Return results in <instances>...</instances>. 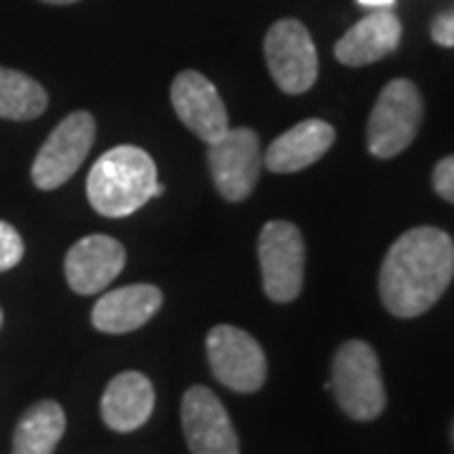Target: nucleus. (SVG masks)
Listing matches in <instances>:
<instances>
[{
  "mask_svg": "<svg viewBox=\"0 0 454 454\" xmlns=\"http://www.w3.org/2000/svg\"><path fill=\"white\" fill-rule=\"evenodd\" d=\"M454 278V243L439 227H414L391 245L379 291L396 318H417L437 303Z\"/></svg>",
  "mask_w": 454,
  "mask_h": 454,
  "instance_id": "f257e3e1",
  "label": "nucleus"
},
{
  "mask_svg": "<svg viewBox=\"0 0 454 454\" xmlns=\"http://www.w3.org/2000/svg\"><path fill=\"white\" fill-rule=\"evenodd\" d=\"M162 192L154 160L131 145L114 146L101 154L86 179L89 202L104 217H129Z\"/></svg>",
  "mask_w": 454,
  "mask_h": 454,
  "instance_id": "f03ea898",
  "label": "nucleus"
},
{
  "mask_svg": "<svg viewBox=\"0 0 454 454\" xmlns=\"http://www.w3.org/2000/svg\"><path fill=\"white\" fill-rule=\"evenodd\" d=\"M328 384L340 409L356 422H372L387 406L379 356L366 340H346L340 346Z\"/></svg>",
  "mask_w": 454,
  "mask_h": 454,
  "instance_id": "7ed1b4c3",
  "label": "nucleus"
},
{
  "mask_svg": "<svg viewBox=\"0 0 454 454\" xmlns=\"http://www.w3.org/2000/svg\"><path fill=\"white\" fill-rule=\"evenodd\" d=\"M422 94L406 79H394L379 94L369 116V152L379 160H391L402 154L414 142L422 124Z\"/></svg>",
  "mask_w": 454,
  "mask_h": 454,
  "instance_id": "20e7f679",
  "label": "nucleus"
},
{
  "mask_svg": "<svg viewBox=\"0 0 454 454\" xmlns=\"http://www.w3.org/2000/svg\"><path fill=\"white\" fill-rule=\"evenodd\" d=\"M258 258L265 295L276 303L295 301L303 291L306 273V243L301 230L286 220L268 223L260 230Z\"/></svg>",
  "mask_w": 454,
  "mask_h": 454,
  "instance_id": "39448f33",
  "label": "nucleus"
},
{
  "mask_svg": "<svg viewBox=\"0 0 454 454\" xmlns=\"http://www.w3.org/2000/svg\"><path fill=\"white\" fill-rule=\"evenodd\" d=\"M97 139V121L89 112H74L51 131L31 167L33 184L43 192L56 190L79 172Z\"/></svg>",
  "mask_w": 454,
  "mask_h": 454,
  "instance_id": "423d86ee",
  "label": "nucleus"
},
{
  "mask_svg": "<svg viewBox=\"0 0 454 454\" xmlns=\"http://www.w3.org/2000/svg\"><path fill=\"white\" fill-rule=\"evenodd\" d=\"M262 49L268 71L283 94H303L318 79V53L309 28L301 20H278L265 35Z\"/></svg>",
  "mask_w": 454,
  "mask_h": 454,
  "instance_id": "0eeeda50",
  "label": "nucleus"
},
{
  "mask_svg": "<svg viewBox=\"0 0 454 454\" xmlns=\"http://www.w3.org/2000/svg\"><path fill=\"white\" fill-rule=\"evenodd\" d=\"M207 164L217 192L227 202H243L255 190L262 169L258 134L247 127L227 129L217 142L207 145Z\"/></svg>",
  "mask_w": 454,
  "mask_h": 454,
  "instance_id": "6e6552de",
  "label": "nucleus"
},
{
  "mask_svg": "<svg viewBox=\"0 0 454 454\" xmlns=\"http://www.w3.org/2000/svg\"><path fill=\"white\" fill-rule=\"evenodd\" d=\"M207 358L215 379L238 394H253L265 384L268 361L260 343L235 325H215L207 336Z\"/></svg>",
  "mask_w": 454,
  "mask_h": 454,
  "instance_id": "1a4fd4ad",
  "label": "nucleus"
},
{
  "mask_svg": "<svg viewBox=\"0 0 454 454\" xmlns=\"http://www.w3.org/2000/svg\"><path fill=\"white\" fill-rule=\"evenodd\" d=\"M182 429L192 454H240L230 414L207 387H192L182 396Z\"/></svg>",
  "mask_w": 454,
  "mask_h": 454,
  "instance_id": "9d476101",
  "label": "nucleus"
},
{
  "mask_svg": "<svg viewBox=\"0 0 454 454\" xmlns=\"http://www.w3.org/2000/svg\"><path fill=\"white\" fill-rule=\"evenodd\" d=\"M172 106L179 121L205 145L217 142L227 127V109L215 83L200 71H182L172 82Z\"/></svg>",
  "mask_w": 454,
  "mask_h": 454,
  "instance_id": "9b49d317",
  "label": "nucleus"
},
{
  "mask_svg": "<svg viewBox=\"0 0 454 454\" xmlns=\"http://www.w3.org/2000/svg\"><path fill=\"white\" fill-rule=\"evenodd\" d=\"M124 265H127V250L116 238L89 235L66 253V283L79 295L101 293L124 270Z\"/></svg>",
  "mask_w": 454,
  "mask_h": 454,
  "instance_id": "f8f14e48",
  "label": "nucleus"
},
{
  "mask_svg": "<svg viewBox=\"0 0 454 454\" xmlns=\"http://www.w3.org/2000/svg\"><path fill=\"white\" fill-rule=\"evenodd\" d=\"M162 309V291L157 286L134 283L104 293L91 310V324L101 333H131Z\"/></svg>",
  "mask_w": 454,
  "mask_h": 454,
  "instance_id": "ddd939ff",
  "label": "nucleus"
},
{
  "mask_svg": "<svg viewBox=\"0 0 454 454\" xmlns=\"http://www.w3.org/2000/svg\"><path fill=\"white\" fill-rule=\"evenodd\" d=\"M336 142V131L324 119H306L293 129L283 131L268 152L262 164L276 175H293L316 164Z\"/></svg>",
  "mask_w": 454,
  "mask_h": 454,
  "instance_id": "4468645a",
  "label": "nucleus"
},
{
  "mask_svg": "<svg viewBox=\"0 0 454 454\" xmlns=\"http://www.w3.org/2000/svg\"><path fill=\"white\" fill-rule=\"evenodd\" d=\"M402 41V20L381 8L361 18L354 28L343 33L336 43V59L343 66H369L396 51Z\"/></svg>",
  "mask_w": 454,
  "mask_h": 454,
  "instance_id": "2eb2a0df",
  "label": "nucleus"
},
{
  "mask_svg": "<svg viewBox=\"0 0 454 454\" xmlns=\"http://www.w3.org/2000/svg\"><path fill=\"white\" fill-rule=\"evenodd\" d=\"M154 411V387L139 372L116 373L101 396V419L114 432L145 427Z\"/></svg>",
  "mask_w": 454,
  "mask_h": 454,
  "instance_id": "dca6fc26",
  "label": "nucleus"
},
{
  "mask_svg": "<svg viewBox=\"0 0 454 454\" xmlns=\"http://www.w3.org/2000/svg\"><path fill=\"white\" fill-rule=\"evenodd\" d=\"M66 432V414L59 402L33 404L16 427L13 454H53Z\"/></svg>",
  "mask_w": 454,
  "mask_h": 454,
  "instance_id": "f3484780",
  "label": "nucleus"
},
{
  "mask_svg": "<svg viewBox=\"0 0 454 454\" xmlns=\"http://www.w3.org/2000/svg\"><path fill=\"white\" fill-rule=\"evenodd\" d=\"M49 94L31 76L0 66V119L28 121L46 112Z\"/></svg>",
  "mask_w": 454,
  "mask_h": 454,
  "instance_id": "a211bd4d",
  "label": "nucleus"
},
{
  "mask_svg": "<svg viewBox=\"0 0 454 454\" xmlns=\"http://www.w3.org/2000/svg\"><path fill=\"white\" fill-rule=\"evenodd\" d=\"M23 253H26V247H23L20 232L11 223L0 220V273L16 268L23 260Z\"/></svg>",
  "mask_w": 454,
  "mask_h": 454,
  "instance_id": "6ab92c4d",
  "label": "nucleus"
},
{
  "mask_svg": "<svg viewBox=\"0 0 454 454\" xmlns=\"http://www.w3.org/2000/svg\"><path fill=\"white\" fill-rule=\"evenodd\" d=\"M434 190L439 197H444L447 202L454 205V154L452 157H444L442 162L434 167Z\"/></svg>",
  "mask_w": 454,
  "mask_h": 454,
  "instance_id": "aec40b11",
  "label": "nucleus"
},
{
  "mask_svg": "<svg viewBox=\"0 0 454 454\" xmlns=\"http://www.w3.org/2000/svg\"><path fill=\"white\" fill-rule=\"evenodd\" d=\"M432 38L444 49H454V11L439 13L432 23Z\"/></svg>",
  "mask_w": 454,
  "mask_h": 454,
  "instance_id": "412c9836",
  "label": "nucleus"
},
{
  "mask_svg": "<svg viewBox=\"0 0 454 454\" xmlns=\"http://www.w3.org/2000/svg\"><path fill=\"white\" fill-rule=\"evenodd\" d=\"M356 3H361L364 8H373V11H381V8H391L396 0H356Z\"/></svg>",
  "mask_w": 454,
  "mask_h": 454,
  "instance_id": "4be33fe9",
  "label": "nucleus"
},
{
  "mask_svg": "<svg viewBox=\"0 0 454 454\" xmlns=\"http://www.w3.org/2000/svg\"><path fill=\"white\" fill-rule=\"evenodd\" d=\"M43 3H51V5H68V3H76V0H43Z\"/></svg>",
  "mask_w": 454,
  "mask_h": 454,
  "instance_id": "5701e85b",
  "label": "nucleus"
},
{
  "mask_svg": "<svg viewBox=\"0 0 454 454\" xmlns=\"http://www.w3.org/2000/svg\"><path fill=\"white\" fill-rule=\"evenodd\" d=\"M0 325H3V310H0Z\"/></svg>",
  "mask_w": 454,
  "mask_h": 454,
  "instance_id": "b1692460",
  "label": "nucleus"
},
{
  "mask_svg": "<svg viewBox=\"0 0 454 454\" xmlns=\"http://www.w3.org/2000/svg\"><path fill=\"white\" fill-rule=\"evenodd\" d=\"M452 439H454V427H452Z\"/></svg>",
  "mask_w": 454,
  "mask_h": 454,
  "instance_id": "393cba45",
  "label": "nucleus"
}]
</instances>
